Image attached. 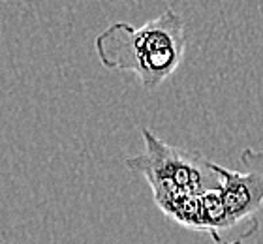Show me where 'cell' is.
Masks as SVG:
<instances>
[{
    "mask_svg": "<svg viewBox=\"0 0 263 244\" xmlns=\"http://www.w3.org/2000/svg\"><path fill=\"white\" fill-rule=\"evenodd\" d=\"M94 51L104 68L136 73L143 88L153 92L182 64L184 21L171 6L141 27L117 21L96 36Z\"/></svg>",
    "mask_w": 263,
    "mask_h": 244,
    "instance_id": "cell-1",
    "label": "cell"
},
{
    "mask_svg": "<svg viewBox=\"0 0 263 244\" xmlns=\"http://www.w3.org/2000/svg\"><path fill=\"white\" fill-rule=\"evenodd\" d=\"M245 171L218 165L222 179V199L230 218L237 222L254 220L263 207V151L245 148L239 156Z\"/></svg>",
    "mask_w": 263,
    "mask_h": 244,
    "instance_id": "cell-3",
    "label": "cell"
},
{
    "mask_svg": "<svg viewBox=\"0 0 263 244\" xmlns=\"http://www.w3.org/2000/svg\"><path fill=\"white\" fill-rule=\"evenodd\" d=\"M145 152L126 158V167L145 177L156 203L177 195H203L220 190L218 163L201 152L167 145L156 134L141 128Z\"/></svg>",
    "mask_w": 263,
    "mask_h": 244,
    "instance_id": "cell-2",
    "label": "cell"
}]
</instances>
